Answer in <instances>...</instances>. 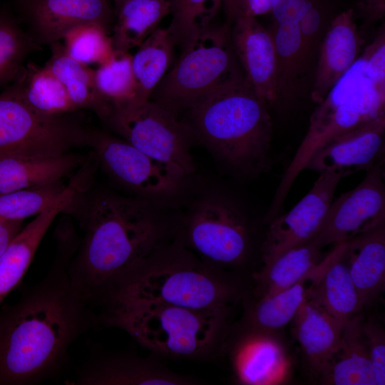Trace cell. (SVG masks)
Listing matches in <instances>:
<instances>
[{"mask_svg": "<svg viewBox=\"0 0 385 385\" xmlns=\"http://www.w3.org/2000/svg\"><path fill=\"white\" fill-rule=\"evenodd\" d=\"M384 134L385 115L329 140L314 153L305 169L343 178L367 171L382 161Z\"/></svg>", "mask_w": 385, "mask_h": 385, "instance_id": "obj_15", "label": "cell"}, {"mask_svg": "<svg viewBox=\"0 0 385 385\" xmlns=\"http://www.w3.org/2000/svg\"><path fill=\"white\" fill-rule=\"evenodd\" d=\"M114 135L185 180L195 171L188 124L150 99L115 108L104 121Z\"/></svg>", "mask_w": 385, "mask_h": 385, "instance_id": "obj_8", "label": "cell"}, {"mask_svg": "<svg viewBox=\"0 0 385 385\" xmlns=\"http://www.w3.org/2000/svg\"><path fill=\"white\" fill-rule=\"evenodd\" d=\"M319 265L298 283L276 294L255 297L247 293L243 298L242 332L278 336L308 300Z\"/></svg>", "mask_w": 385, "mask_h": 385, "instance_id": "obj_20", "label": "cell"}, {"mask_svg": "<svg viewBox=\"0 0 385 385\" xmlns=\"http://www.w3.org/2000/svg\"><path fill=\"white\" fill-rule=\"evenodd\" d=\"M22 220L0 219V255L22 229Z\"/></svg>", "mask_w": 385, "mask_h": 385, "instance_id": "obj_41", "label": "cell"}, {"mask_svg": "<svg viewBox=\"0 0 385 385\" xmlns=\"http://www.w3.org/2000/svg\"><path fill=\"white\" fill-rule=\"evenodd\" d=\"M66 240L46 276L0 309V385L31 384L53 374L71 344L93 325L70 275L76 244L71 234Z\"/></svg>", "mask_w": 385, "mask_h": 385, "instance_id": "obj_1", "label": "cell"}, {"mask_svg": "<svg viewBox=\"0 0 385 385\" xmlns=\"http://www.w3.org/2000/svg\"><path fill=\"white\" fill-rule=\"evenodd\" d=\"M62 212L54 209L36 216L0 255V305L22 280L47 230Z\"/></svg>", "mask_w": 385, "mask_h": 385, "instance_id": "obj_29", "label": "cell"}, {"mask_svg": "<svg viewBox=\"0 0 385 385\" xmlns=\"http://www.w3.org/2000/svg\"><path fill=\"white\" fill-rule=\"evenodd\" d=\"M76 384L88 385H188L189 376L175 373L151 359L130 355L102 358L88 366Z\"/></svg>", "mask_w": 385, "mask_h": 385, "instance_id": "obj_19", "label": "cell"}, {"mask_svg": "<svg viewBox=\"0 0 385 385\" xmlns=\"http://www.w3.org/2000/svg\"><path fill=\"white\" fill-rule=\"evenodd\" d=\"M346 242L334 245L324 257L308 299L342 323L361 313L364 308L349 273L345 255Z\"/></svg>", "mask_w": 385, "mask_h": 385, "instance_id": "obj_18", "label": "cell"}, {"mask_svg": "<svg viewBox=\"0 0 385 385\" xmlns=\"http://www.w3.org/2000/svg\"><path fill=\"white\" fill-rule=\"evenodd\" d=\"M361 313L344 323L339 344L319 376L324 384L376 385Z\"/></svg>", "mask_w": 385, "mask_h": 385, "instance_id": "obj_21", "label": "cell"}, {"mask_svg": "<svg viewBox=\"0 0 385 385\" xmlns=\"http://www.w3.org/2000/svg\"><path fill=\"white\" fill-rule=\"evenodd\" d=\"M368 78L381 91L385 92V31H379L372 42L361 53Z\"/></svg>", "mask_w": 385, "mask_h": 385, "instance_id": "obj_40", "label": "cell"}, {"mask_svg": "<svg viewBox=\"0 0 385 385\" xmlns=\"http://www.w3.org/2000/svg\"><path fill=\"white\" fill-rule=\"evenodd\" d=\"M183 244L205 263L215 268L235 267L247 259L251 236L240 208L222 196L202 200L190 215Z\"/></svg>", "mask_w": 385, "mask_h": 385, "instance_id": "obj_10", "label": "cell"}, {"mask_svg": "<svg viewBox=\"0 0 385 385\" xmlns=\"http://www.w3.org/2000/svg\"><path fill=\"white\" fill-rule=\"evenodd\" d=\"M26 32L34 43L51 45L72 28L97 23L111 31L113 13L107 0H19Z\"/></svg>", "mask_w": 385, "mask_h": 385, "instance_id": "obj_14", "label": "cell"}, {"mask_svg": "<svg viewBox=\"0 0 385 385\" xmlns=\"http://www.w3.org/2000/svg\"><path fill=\"white\" fill-rule=\"evenodd\" d=\"M367 16L371 19H378L382 17L385 11V0H359Z\"/></svg>", "mask_w": 385, "mask_h": 385, "instance_id": "obj_43", "label": "cell"}, {"mask_svg": "<svg viewBox=\"0 0 385 385\" xmlns=\"http://www.w3.org/2000/svg\"><path fill=\"white\" fill-rule=\"evenodd\" d=\"M385 115V92L368 78L359 57L313 111L304 138L288 165L267 213L281 214L286 197L314 153L334 137Z\"/></svg>", "mask_w": 385, "mask_h": 385, "instance_id": "obj_6", "label": "cell"}, {"mask_svg": "<svg viewBox=\"0 0 385 385\" xmlns=\"http://www.w3.org/2000/svg\"><path fill=\"white\" fill-rule=\"evenodd\" d=\"M272 1L273 0H243L240 15L257 18V16L270 13Z\"/></svg>", "mask_w": 385, "mask_h": 385, "instance_id": "obj_42", "label": "cell"}, {"mask_svg": "<svg viewBox=\"0 0 385 385\" xmlns=\"http://www.w3.org/2000/svg\"><path fill=\"white\" fill-rule=\"evenodd\" d=\"M277 57V102L287 103L295 96L306 73L299 21L276 22L270 31Z\"/></svg>", "mask_w": 385, "mask_h": 385, "instance_id": "obj_33", "label": "cell"}, {"mask_svg": "<svg viewBox=\"0 0 385 385\" xmlns=\"http://www.w3.org/2000/svg\"><path fill=\"white\" fill-rule=\"evenodd\" d=\"M229 30L228 26L211 25L181 51L150 99L177 115L188 111L237 69Z\"/></svg>", "mask_w": 385, "mask_h": 385, "instance_id": "obj_7", "label": "cell"}, {"mask_svg": "<svg viewBox=\"0 0 385 385\" xmlns=\"http://www.w3.org/2000/svg\"><path fill=\"white\" fill-rule=\"evenodd\" d=\"M187 111L194 138L232 175L253 178L269 170L268 104L239 68Z\"/></svg>", "mask_w": 385, "mask_h": 385, "instance_id": "obj_4", "label": "cell"}, {"mask_svg": "<svg viewBox=\"0 0 385 385\" xmlns=\"http://www.w3.org/2000/svg\"><path fill=\"white\" fill-rule=\"evenodd\" d=\"M29 106L48 115L76 111L61 82L45 66H24L13 85Z\"/></svg>", "mask_w": 385, "mask_h": 385, "instance_id": "obj_31", "label": "cell"}, {"mask_svg": "<svg viewBox=\"0 0 385 385\" xmlns=\"http://www.w3.org/2000/svg\"><path fill=\"white\" fill-rule=\"evenodd\" d=\"M87 146L98 163L114 181L148 200L176 192L183 179L124 139L111 133L88 129Z\"/></svg>", "mask_w": 385, "mask_h": 385, "instance_id": "obj_11", "label": "cell"}, {"mask_svg": "<svg viewBox=\"0 0 385 385\" xmlns=\"http://www.w3.org/2000/svg\"><path fill=\"white\" fill-rule=\"evenodd\" d=\"M51 51L44 66L63 85L76 111H91L105 121L112 109L97 88L94 70L69 56L59 42L51 44Z\"/></svg>", "mask_w": 385, "mask_h": 385, "instance_id": "obj_28", "label": "cell"}, {"mask_svg": "<svg viewBox=\"0 0 385 385\" xmlns=\"http://www.w3.org/2000/svg\"><path fill=\"white\" fill-rule=\"evenodd\" d=\"M230 309L118 304L96 308L93 317L94 325L120 328L158 354L195 358L212 354L221 343L227 331Z\"/></svg>", "mask_w": 385, "mask_h": 385, "instance_id": "obj_5", "label": "cell"}, {"mask_svg": "<svg viewBox=\"0 0 385 385\" xmlns=\"http://www.w3.org/2000/svg\"><path fill=\"white\" fill-rule=\"evenodd\" d=\"M362 331L364 334L376 385L385 384V331L381 324L376 319L362 320Z\"/></svg>", "mask_w": 385, "mask_h": 385, "instance_id": "obj_39", "label": "cell"}, {"mask_svg": "<svg viewBox=\"0 0 385 385\" xmlns=\"http://www.w3.org/2000/svg\"><path fill=\"white\" fill-rule=\"evenodd\" d=\"M94 77L99 93L110 104L112 111L139 102L132 55L128 51L114 49L111 56L94 70Z\"/></svg>", "mask_w": 385, "mask_h": 385, "instance_id": "obj_35", "label": "cell"}, {"mask_svg": "<svg viewBox=\"0 0 385 385\" xmlns=\"http://www.w3.org/2000/svg\"><path fill=\"white\" fill-rule=\"evenodd\" d=\"M67 153L50 156H8L0 158V195L63 180L81 163Z\"/></svg>", "mask_w": 385, "mask_h": 385, "instance_id": "obj_25", "label": "cell"}, {"mask_svg": "<svg viewBox=\"0 0 385 385\" xmlns=\"http://www.w3.org/2000/svg\"><path fill=\"white\" fill-rule=\"evenodd\" d=\"M242 2L243 0H223L222 6L230 24L240 14Z\"/></svg>", "mask_w": 385, "mask_h": 385, "instance_id": "obj_44", "label": "cell"}, {"mask_svg": "<svg viewBox=\"0 0 385 385\" xmlns=\"http://www.w3.org/2000/svg\"><path fill=\"white\" fill-rule=\"evenodd\" d=\"M81 213L85 230L69 270L88 301L104 285L148 257L164 238L165 226L150 202L110 192L92 195Z\"/></svg>", "mask_w": 385, "mask_h": 385, "instance_id": "obj_2", "label": "cell"}, {"mask_svg": "<svg viewBox=\"0 0 385 385\" xmlns=\"http://www.w3.org/2000/svg\"><path fill=\"white\" fill-rule=\"evenodd\" d=\"M170 14L168 0H127L116 7L111 36L115 50L138 47Z\"/></svg>", "mask_w": 385, "mask_h": 385, "instance_id": "obj_30", "label": "cell"}, {"mask_svg": "<svg viewBox=\"0 0 385 385\" xmlns=\"http://www.w3.org/2000/svg\"><path fill=\"white\" fill-rule=\"evenodd\" d=\"M325 9L321 0H311L309 7L299 21L302 45V59L305 72L318 55L327 31Z\"/></svg>", "mask_w": 385, "mask_h": 385, "instance_id": "obj_38", "label": "cell"}, {"mask_svg": "<svg viewBox=\"0 0 385 385\" xmlns=\"http://www.w3.org/2000/svg\"><path fill=\"white\" fill-rule=\"evenodd\" d=\"M361 40L353 9L336 16L322 41L317 61L312 100L321 103L360 56Z\"/></svg>", "mask_w": 385, "mask_h": 385, "instance_id": "obj_17", "label": "cell"}, {"mask_svg": "<svg viewBox=\"0 0 385 385\" xmlns=\"http://www.w3.org/2000/svg\"><path fill=\"white\" fill-rule=\"evenodd\" d=\"M292 321L293 333L308 369L319 378L339 344L344 323L309 300Z\"/></svg>", "mask_w": 385, "mask_h": 385, "instance_id": "obj_22", "label": "cell"}, {"mask_svg": "<svg viewBox=\"0 0 385 385\" xmlns=\"http://www.w3.org/2000/svg\"><path fill=\"white\" fill-rule=\"evenodd\" d=\"M175 41L168 28H157L132 55V67L139 102L150 99L168 70L174 55Z\"/></svg>", "mask_w": 385, "mask_h": 385, "instance_id": "obj_32", "label": "cell"}, {"mask_svg": "<svg viewBox=\"0 0 385 385\" xmlns=\"http://www.w3.org/2000/svg\"><path fill=\"white\" fill-rule=\"evenodd\" d=\"M88 128L63 115H48L29 106L12 85L0 93V158L50 156L87 146Z\"/></svg>", "mask_w": 385, "mask_h": 385, "instance_id": "obj_9", "label": "cell"}, {"mask_svg": "<svg viewBox=\"0 0 385 385\" xmlns=\"http://www.w3.org/2000/svg\"><path fill=\"white\" fill-rule=\"evenodd\" d=\"M38 46L10 16L0 14V84L16 80L27 55Z\"/></svg>", "mask_w": 385, "mask_h": 385, "instance_id": "obj_37", "label": "cell"}, {"mask_svg": "<svg viewBox=\"0 0 385 385\" xmlns=\"http://www.w3.org/2000/svg\"><path fill=\"white\" fill-rule=\"evenodd\" d=\"M171 22L168 29L175 43L184 51L211 25L223 0H168Z\"/></svg>", "mask_w": 385, "mask_h": 385, "instance_id": "obj_34", "label": "cell"}, {"mask_svg": "<svg viewBox=\"0 0 385 385\" xmlns=\"http://www.w3.org/2000/svg\"><path fill=\"white\" fill-rule=\"evenodd\" d=\"M247 290L242 280L215 268L183 243H161L148 257L101 287L88 301L107 305L155 303L195 309L231 308Z\"/></svg>", "mask_w": 385, "mask_h": 385, "instance_id": "obj_3", "label": "cell"}, {"mask_svg": "<svg viewBox=\"0 0 385 385\" xmlns=\"http://www.w3.org/2000/svg\"><path fill=\"white\" fill-rule=\"evenodd\" d=\"M381 163L366 171L353 189L333 200L312 238L321 247L348 242L385 223V185Z\"/></svg>", "mask_w": 385, "mask_h": 385, "instance_id": "obj_12", "label": "cell"}, {"mask_svg": "<svg viewBox=\"0 0 385 385\" xmlns=\"http://www.w3.org/2000/svg\"><path fill=\"white\" fill-rule=\"evenodd\" d=\"M230 38L243 73L267 104L277 102V57L270 31L257 18L240 15L231 24Z\"/></svg>", "mask_w": 385, "mask_h": 385, "instance_id": "obj_16", "label": "cell"}, {"mask_svg": "<svg viewBox=\"0 0 385 385\" xmlns=\"http://www.w3.org/2000/svg\"><path fill=\"white\" fill-rule=\"evenodd\" d=\"M345 255L364 307L371 306L384 289L385 223L348 241Z\"/></svg>", "mask_w": 385, "mask_h": 385, "instance_id": "obj_23", "label": "cell"}, {"mask_svg": "<svg viewBox=\"0 0 385 385\" xmlns=\"http://www.w3.org/2000/svg\"><path fill=\"white\" fill-rule=\"evenodd\" d=\"M84 178L63 180L0 195V219L22 220L54 209L71 210L85 192Z\"/></svg>", "mask_w": 385, "mask_h": 385, "instance_id": "obj_26", "label": "cell"}, {"mask_svg": "<svg viewBox=\"0 0 385 385\" xmlns=\"http://www.w3.org/2000/svg\"><path fill=\"white\" fill-rule=\"evenodd\" d=\"M115 4V7H118V6H120L121 4H123L124 1H127V0H113Z\"/></svg>", "mask_w": 385, "mask_h": 385, "instance_id": "obj_45", "label": "cell"}, {"mask_svg": "<svg viewBox=\"0 0 385 385\" xmlns=\"http://www.w3.org/2000/svg\"><path fill=\"white\" fill-rule=\"evenodd\" d=\"M322 250L312 239L263 264L252 274L254 287L250 295L255 297L271 295L294 286L320 263L324 258Z\"/></svg>", "mask_w": 385, "mask_h": 385, "instance_id": "obj_27", "label": "cell"}, {"mask_svg": "<svg viewBox=\"0 0 385 385\" xmlns=\"http://www.w3.org/2000/svg\"><path fill=\"white\" fill-rule=\"evenodd\" d=\"M342 178L341 175L333 173H319L312 189L294 207L268 222L269 228L261 246L263 264L314 237Z\"/></svg>", "mask_w": 385, "mask_h": 385, "instance_id": "obj_13", "label": "cell"}, {"mask_svg": "<svg viewBox=\"0 0 385 385\" xmlns=\"http://www.w3.org/2000/svg\"><path fill=\"white\" fill-rule=\"evenodd\" d=\"M62 40L67 54L87 66L104 63L114 51L108 31L97 23L76 26L70 29Z\"/></svg>", "mask_w": 385, "mask_h": 385, "instance_id": "obj_36", "label": "cell"}, {"mask_svg": "<svg viewBox=\"0 0 385 385\" xmlns=\"http://www.w3.org/2000/svg\"><path fill=\"white\" fill-rule=\"evenodd\" d=\"M284 349L277 336L242 332L233 351L238 380L245 384H267L285 370Z\"/></svg>", "mask_w": 385, "mask_h": 385, "instance_id": "obj_24", "label": "cell"}]
</instances>
